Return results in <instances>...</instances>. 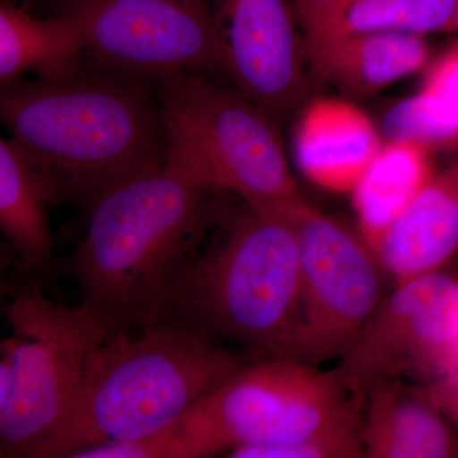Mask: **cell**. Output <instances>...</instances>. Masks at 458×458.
<instances>
[{"mask_svg": "<svg viewBox=\"0 0 458 458\" xmlns=\"http://www.w3.org/2000/svg\"><path fill=\"white\" fill-rule=\"evenodd\" d=\"M213 188L170 155L86 205L72 258L82 303L106 336L165 321L222 218Z\"/></svg>", "mask_w": 458, "mask_h": 458, "instance_id": "obj_1", "label": "cell"}, {"mask_svg": "<svg viewBox=\"0 0 458 458\" xmlns=\"http://www.w3.org/2000/svg\"><path fill=\"white\" fill-rule=\"evenodd\" d=\"M0 117L50 205L86 207L126 177L164 164V114L137 78L84 71L2 87Z\"/></svg>", "mask_w": 458, "mask_h": 458, "instance_id": "obj_2", "label": "cell"}, {"mask_svg": "<svg viewBox=\"0 0 458 458\" xmlns=\"http://www.w3.org/2000/svg\"><path fill=\"white\" fill-rule=\"evenodd\" d=\"M241 364L222 344L176 322L106 336L90 352L71 414L42 458L165 433Z\"/></svg>", "mask_w": 458, "mask_h": 458, "instance_id": "obj_3", "label": "cell"}, {"mask_svg": "<svg viewBox=\"0 0 458 458\" xmlns=\"http://www.w3.org/2000/svg\"><path fill=\"white\" fill-rule=\"evenodd\" d=\"M300 319V246L292 216L245 204L216 223L165 321L259 360H289Z\"/></svg>", "mask_w": 458, "mask_h": 458, "instance_id": "obj_4", "label": "cell"}, {"mask_svg": "<svg viewBox=\"0 0 458 458\" xmlns=\"http://www.w3.org/2000/svg\"><path fill=\"white\" fill-rule=\"evenodd\" d=\"M153 81L168 155L260 212L291 216L306 203L271 114L245 93L207 74Z\"/></svg>", "mask_w": 458, "mask_h": 458, "instance_id": "obj_5", "label": "cell"}, {"mask_svg": "<svg viewBox=\"0 0 458 458\" xmlns=\"http://www.w3.org/2000/svg\"><path fill=\"white\" fill-rule=\"evenodd\" d=\"M363 405L335 369L265 358L241 364L172 429L185 458L209 457L360 427Z\"/></svg>", "mask_w": 458, "mask_h": 458, "instance_id": "obj_6", "label": "cell"}, {"mask_svg": "<svg viewBox=\"0 0 458 458\" xmlns=\"http://www.w3.org/2000/svg\"><path fill=\"white\" fill-rule=\"evenodd\" d=\"M7 315L11 335L0 345V457L42 458L106 333L82 303L53 302L38 286L18 292Z\"/></svg>", "mask_w": 458, "mask_h": 458, "instance_id": "obj_7", "label": "cell"}, {"mask_svg": "<svg viewBox=\"0 0 458 458\" xmlns=\"http://www.w3.org/2000/svg\"><path fill=\"white\" fill-rule=\"evenodd\" d=\"M50 16L77 33L106 71L158 78L222 71L212 0H51Z\"/></svg>", "mask_w": 458, "mask_h": 458, "instance_id": "obj_8", "label": "cell"}, {"mask_svg": "<svg viewBox=\"0 0 458 458\" xmlns=\"http://www.w3.org/2000/svg\"><path fill=\"white\" fill-rule=\"evenodd\" d=\"M301 260V319L289 360L340 357L382 302V267L358 229L309 201L292 214Z\"/></svg>", "mask_w": 458, "mask_h": 458, "instance_id": "obj_9", "label": "cell"}, {"mask_svg": "<svg viewBox=\"0 0 458 458\" xmlns=\"http://www.w3.org/2000/svg\"><path fill=\"white\" fill-rule=\"evenodd\" d=\"M457 344L458 279L436 271L396 284L335 370L364 399L373 386L390 379H442Z\"/></svg>", "mask_w": 458, "mask_h": 458, "instance_id": "obj_10", "label": "cell"}, {"mask_svg": "<svg viewBox=\"0 0 458 458\" xmlns=\"http://www.w3.org/2000/svg\"><path fill=\"white\" fill-rule=\"evenodd\" d=\"M223 68L270 114L297 106L306 90V47L293 0H222L216 13Z\"/></svg>", "mask_w": 458, "mask_h": 458, "instance_id": "obj_11", "label": "cell"}, {"mask_svg": "<svg viewBox=\"0 0 458 458\" xmlns=\"http://www.w3.org/2000/svg\"><path fill=\"white\" fill-rule=\"evenodd\" d=\"M384 141L369 114L351 101L318 98L295 126V161L318 188L352 192Z\"/></svg>", "mask_w": 458, "mask_h": 458, "instance_id": "obj_12", "label": "cell"}, {"mask_svg": "<svg viewBox=\"0 0 458 458\" xmlns=\"http://www.w3.org/2000/svg\"><path fill=\"white\" fill-rule=\"evenodd\" d=\"M458 252V158L434 172L391 225L377 259L396 284L441 271Z\"/></svg>", "mask_w": 458, "mask_h": 458, "instance_id": "obj_13", "label": "cell"}, {"mask_svg": "<svg viewBox=\"0 0 458 458\" xmlns=\"http://www.w3.org/2000/svg\"><path fill=\"white\" fill-rule=\"evenodd\" d=\"M360 437L364 457H458V438L423 387L403 379L373 386L364 396Z\"/></svg>", "mask_w": 458, "mask_h": 458, "instance_id": "obj_14", "label": "cell"}, {"mask_svg": "<svg viewBox=\"0 0 458 458\" xmlns=\"http://www.w3.org/2000/svg\"><path fill=\"white\" fill-rule=\"evenodd\" d=\"M306 56L319 80L351 98L375 95L428 66L424 36L364 32L306 42Z\"/></svg>", "mask_w": 458, "mask_h": 458, "instance_id": "obj_15", "label": "cell"}, {"mask_svg": "<svg viewBox=\"0 0 458 458\" xmlns=\"http://www.w3.org/2000/svg\"><path fill=\"white\" fill-rule=\"evenodd\" d=\"M430 150L411 141L385 140L351 192L357 229L372 251L432 179Z\"/></svg>", "mask_w": 458, "mask_h": 458, "instance_id": "obj_16", "label": "cell"}, {"mask_svg": "<svg viewBox=\"0 0 458 458\" xmlns=\"http://www.w3.org/2000/svg\"><path fill=\"white\" fill-rule=\"evenodd\" d=\"M82 42L57 18L33 16L16 0L0 3V82L3 86L36 73L49 78L83 68Z\"/></svg>", "mask_w": 458, "mask_h": 458, "instance_id": "obj_17", "label": "cell"}, {"mask_svg": "<svg viewBox=\"0 0 458 458\" xmlns=\"http://www.w3.org/2000/svg\"><path fill=\"white\" fill-rule=\"evenodd\" d=\"M40 181L9 138L0 140V228L25 271L53 270L54 243Z\"/></svg>", "mask_w": 458, "mask_h": 458, "instance_id": "obj_18", "label": "cell"}, {"mask_svg": "<svg viewBox=\"0 0 458 458\" xmlns=\"http://www.w3.org/2000/svg\"><path fill=\"white\" fill-rule=\"evenodd\" d=\"M458 0H343L304 30V41L364 32H452Z\"/></svg>", "mask_w": 458, "mask_h": 458, "instance_id": "obj_19", "label": "cell"}, {"mask_svg": "<svg viewBox=\"0 0 458 458\" xmlns=\"http://www.w3.org/2000/svg\"><path fill=\"white\" fill-rule=\"evenodd\" d=\"M385 140L411 141L433 150H458V108L420 89L396 102L382 122Z\"/></svg>", "mask_w": 458, "mask_h": 458, "instance_id": "obj_20", "label": "cell"}, {"mask_svg": "<svg viewBox=\"0 0 458 458\" xmlns=\"http://www.w3.org/2000/svg\"><path fill=\"white\" fill-rule=\"evenodd\" d=\"M236 458H357L364 457L360 426L334 430L303 441L267 447H238L229 452Z\"/></svg>", "mask_w": 458, "mask_h": 458, "instance_id": "obj_21", "label": "cell"}, {"mask_svg": "<svg viewBox=\"0 0 458 458\" xmlns=\"http://www.w3.org/2000/svg\"><path fill=\"white\" fill-rule=\"evenodd\" d=\"M421 89L441 96L458 108V45L429 66Z\"/></svg>", "mask_w": 458, "mask_h": 458, "instance_id": "obj_22", "label": "cell"}, {"mask_svg": "<svg viewBox=\"0 0 458 458\" xmlns=\"http://www.w3.org/2000/svg\"><path fill=\"white\" fill-rule=\"evenodd\" d=\"M423 390L445 417L458 427V377L430 382Z\"/></svg>", "mask_w": 458, "mask_h": 458, "instance_id": "obj_23", "label": "cell"}, {"mask_svg": "<svg viewBox=\"0 0 458 458\" xmlns=\"http://www.w3.org/2000/svg\"><path fill=\"white\" fill-rule=\"evenodd\" d=\"M342 2L343 0H293L303 31Z\"/></svg>", "mask_w": 458, "mask_h": 458, "instance_id": "obj_24", "label": "cell"}, {"mask_svg": "<svg viewBox=\"0 0 458 458\" xmlns=\"http://www.w3.org/2000/svg\"><path fill=\"white\" fill-rule=\"evenodd\" d=\"M451 377H458V344L456 349H454V355H452L450 364H448L447 372H445L443 378H451Z\"/></svg>", "mask_w": 458, "mask_h": 458, "instance_id": "obj_25", "label": "cell"}, {"mask_svg": "<svg viewBox=\"0 0 458 458\" xmlns=\"http://www.w3.org/2000/svg\"><path fill=\"white\" fill-rule=\"evenodd\" d=\"M452 32H458V5H457L456 16H454V29H452Z\"/></svg>", "mask_w": 458, "mask_h": 458, "instance_id": "obj_26", "label": "cell"}]
</instances>
